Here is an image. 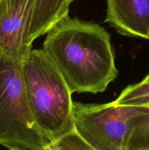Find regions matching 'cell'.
Instances as JSON below:
<instances>
[{
	"label": "cell",
	"instance_id": "cell-1",
	"mask_svg": "<svg viewBox=\"0 0 149 150\" xmlns=\"http://www.w3.org/2000/svg\"><path fill=\"white\" fill-rule=\"evenodd\" d=\"M46 35L42 50L72 92H103L116 79L110 37L100 25L67 16Z\"/></svg>",
	"mask_w": 149,
	"mask_h": 150
},
{
	"label": "cell",
	"instance_id": "cell-2",
	"mask_svg": "<svg viewBox=\"0 0 149 150\" xmlns=\"http://www.w3.org/2000/svg\"><path fill=\"white\" fill-rule=\"evenodd\" d=\"M21 70L31 112L51 143L74 130L72 92L42 48L31 50Z\"/></svg>",
	"mask_w": 149,
	"mask_h": 150
},
{
	"label": "cell",
	"instance_id": "cell-3",
	"mask_svg": "<svg viewBox=\"0 0 149 150\" xmlns=\"http://www.w3.org/2000/svg\"><path fill=\"white\" fill-rule=\"evenodd\" d=\"M51 144L31 112L21 62L0 55V145L10 150H47Z\"/></svg>",
	"mask_w": 149,
	"mask_h": 150
},
{
	"label": "cell",
	"instance_id": "cell-4",
	"mask_svg": "<svg viewBox=\"0 0 149 150\" xmlns=\"http://www.w3.org/2000/svg\"><path fill=\"white\" fill-rule=\"evenodd\" d=\"M149 107L73 102L74 127L93 150H126L129 122Z\"/></svg>",
	"mask_w": 149,
	"mask_h": 150
},
{
	"label": "cell",
	"instance_id": "cell-5",
	"mask_svg": "<svg viewBox=\"0 0 149 150\" xmlns=\"http://www.w3.org/2000/svg\"><path fill=\"white\" fill-rule=\"evenodd\" d=\"M35 0H0V55L21 62L32 50L29 32Z\"/></svg>",
	"mask_w": 149,
	"mask_h": 150
},
{
	"label": "cell",
	"instance_id": "cell-6",
	"mask_svg": "<svg viewBox=\"0 0 149 150\" xmlns=\"http://www.w3.org/2000/svg\"><path fill=\"white\" fill-rule=\"evenodd\" d=\"M105 21L125 36L149 39V0H106Z\"/></svg>",
	"mask_w": 149,
	"mask_h": 150
},
{
	"label": "cell",
	"instance_id": "cell-7",
	"mask_svg": "<svg viewBox=\"0 0 149 150\" xmlns=\"http://www.w3.org/2000/svg\"><path fill=\"white\" fill-rule=\"evenodd\" d=\"M74 0H35L31 17L29 40L32 42L45 35L57 23L69 15Z\"/></svg>",
	"mask_w": 149,
	"mask_h": 150
},
{
	"label": "cell",
	"instance_id": "cell-8",
	"mask_svg": "<svg viewBox=\"0 0 149 150\" xmlns=\"http://www.w3.org/2000/svg\"><path fill=\"white\" fill-rule=\"evenodd\" d=\"M126 150H149V111L129 120Z\"/></svg>",
	"mask_w": 149,
	"mask_h": 150
},
{
	"label": "cell",
	"instance_id": "cell-9",
	"mask_svg": "<svg viewBox=\"0 0 149 150\" xmlns=\"http://www.w3.org/2000/svg\"><path fill=\"white\" fill-rule=\"evenodd\" d=\"M113 102L118 105L149 107V76L140 83L125 88Z\"/></svg>",
	"mask_w": 149,
	"mask_h": 150
},
{
	"label": "cell",
	"instance_id": "cell-10",
	"mask_svg": "<svg viewBox=\"0 0 149 150\" xmlns=\"http://www.w3.org/2000/svg\"><path fill=\"white\" fill-rule=\"evenodd\" d=\"M91 149L93 148L83 139L75 128L53 142L47 150Z\"/></svg>",
	"mask_w": 149,
	"mask_h": 150
},
{
	"label": "cell",
	"instance_id": "cell-11",
	"mask_svg": "<svg viewBox=\"0 0 149 150\" xmlns=\"http://www.w3.org/2000/svg\"><path fill=\"white\" fill-rule=\"evenodd\" d=\"M148 38H149V34H148ZM149 40V39H148ZM148 76H149V74L148 75Z\"/></svg>",
	"mask_w": 149,
	"mask_h": 150
}]
</instances>
